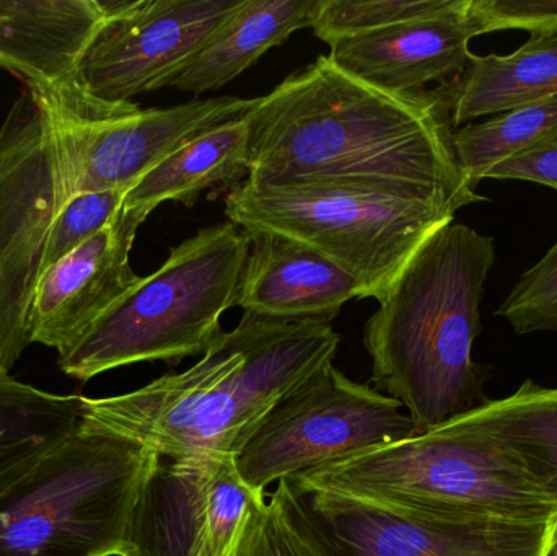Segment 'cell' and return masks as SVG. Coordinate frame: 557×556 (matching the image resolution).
I'll use <instances>...</instances> for the list:
<instances>
[{
  "instance_id": "cell-20",
  "label": "cell",
  "mask_w": 557,
  "mask_h": 556,
  "mask_svg": "<svg viewBox=\"0 0 557 556\" xmlns=\"http://www.w3.org/2000/svg\"><path fill=\"white\" fill-rule=\"evenodd\" d=\"M444 424L497 447L546 482L557 483V387L525 381L513 394L484 400Z\"/></svg>"
},
{
  "instance_id": "cell-7",
  "label": "cell",
  "mask_w": 557,
  "mask_h": 556,
  "mask_svg": "<svg viewBox=\"0 0 557 556\" xmlns=\"http://www.w3.org/2000/svg\"><path fill=\"white\" fill-rule=\"evenodd\" d=\"M157 457L84 420L0 496V556H117Z\"/></svg>"
},
{
  "instance_id": "cell-22",
  "label": "cell",
  "mask_w": 557,
  "mask_h": 556,
  "mask_svg": "<svg viewBox=\"0 0 557 556\" xmlns=\"http://www.w3.org/2000/svg\"><path fill=\"white\" fill-rule=\"evenodd\" d=\"M81 395H54L0 374V496L84 424Z\"/></svg>"
},
{
  "instance_id": "cell-6",
  "label": "cell",
  "mask_w": 557,
  "mask_h": 556,
  "mask_svg": "<svg viewBox=\"0 0 557 556\" xmlns=\"http://www.w3.org/2000/svg\"><path fill=\"white\" fill-rule=\"evenodd\" d=\"M458 209L416 189L367 183L313 182L235 186L228 221L244 231L298 242L359 281L382 300L418 248Z\"/></svg>"
},
{
  "instance_id": "cell-18",
  "label": "cell",
  "mask_w": 557,
  "mask_h": 556,
  "mask_svg": "<svg viewBox=\"0 0 557 556\" xmlns=\"http://www.w3.org/2000/svg\"><path fill=\"white\" fill-rule=\"evenodd\" d=\"M451 129L557 95V33H532L512 54H471L463 74L437 88Z\"/></svg>"
},
{
  "instance_id": "cell-1",
  "label": "cell",
  "mask_w": 557,
  "mask_h": 556,
  "mask_svg": "<svg viewBox=\"0 0 557 556\" xmlns=\"http://www.w3.org/2000/svg\"><path fill=\"white\" fill-rule=\"evenodd\" d=\"M253 185L344 182L398 186L461 209L486 201L451 150L450 116L437 90L395 94L320 55L245 114Z\"/></svg>"
},
{
  "instance_id": "cell-26",
  "label": "cell",
  "mask_w": 557,
  "mask_h": 556,
  "mask_svg": "<svg viewBox=\"0 0 557 556\" xmlns=\"http://www.w3.org/2000/svg\"><path fill=\"white\" fill-rule=\"evenodd\" d=\"M124 196V191L84 193L72 196L62 208L52 228L46 254L45 273L65 255L107 228L123 209Z\"/></svg>"
},
{
  "instance_id": "cell-27",
  "label": "cell",
  "mask_w": 557,
  "mask_h": 556,
  "mask_svg": "<svg viewBox=\"0 0 557 556\" xmlns=\"http://www.w3.org/2000/svg\"><path fill=\"white\" fill-rule=\"evenodd\" d=\"M467 13L476 36L504 29L557 33V0H468Z\"/></svg>"
},
{
  "instance_id": "cell-8",
  "label": "cell",
  "mask_w": 557,
  "mask_h": 556,
  "mask_svg": "<svg viewBox=\"0 0 557 556\" xmlns=\"http://www.w3.org/2000/svg\"><path fill=\"white\" fill-rule=\"evenodd\" d=\"M72 196L54 114L25 91L0 126V374L32 343L33 297Z\"/></svg>"
},
{
  "instance_id": "cell-4",
  "label": "cell",
  "mask_w": 557,
  "mask_h": 556,
  "mask_svg": "<svg viewBox=\"0 0 557 556\" xmlns=\"http://www.w3.org/2000/svg\"><path fill=\"white\" fill-rule=\"evenodd\" d=\"M298 495L356 499L432 522H545L557 483L445 424L288 480Z\"/></svg>"
},
{
  "instance_id": "cell-3",
  "label": "cell",
  "mask_w": 557,
  "mask_h": 556,
  "mask_svg": "<svg viewBox=\"0 0 557 556\" xmlns=\"http://www.w3.org/2000/svg\"><path fill=\"white\" fill-rule=\"evenodd\" d=\"M496 242L460 222L435 231L405 264L363 345L376 391L399 401L419 433L483 404V366L473 346L483 332L481 300Z\"/></svg>"
},
{
  "instance_id": "cell-25",
  "label": "cell",
  "mask_w": 557,
  "mask_h": 556,
  "mask_svg": "<svg viewBox=\"0 0 557 556\" xmlns=\"http://www.w3.org/2000/svg\"><path fill=\"white\" fill-rule=\"evenodd\" d=\"M494 316L506 319L517 335L557 332V242L523 273Z\"/></svg>"
},
{
  "instance_id": "cell-11",
  "label": "cell",
  "mask_w": 557,
  "mask_h": 556,
  "mask_svg": "<svg viewBox=\"0 0 557 556\" xmlns=\"http://www.w3.org/2000/svg\"><path fill=\"white\" fill-rule=\"evenodd\" d=\"M245 0L103 2L104 18L85 49L78 78L107 103L172 87Z\"/></svg>"
},
{
  "instance_id": "cell-10",
  "label": "cell",
  "mask_w": 557,
  "mask_h": 556,
  "mask_svg": "<svg viewBox=\"0 0 557 556\" xmlns=\"http://www.w3.org/2000/svg\"><path fill=\"white\" fill-rule=\"evenodd\" d=\"M267 505L237 457H157L134 503L117 556H235Z\"/></svg>"
},
{
  "instance_id": "cell-16",
  "label": "cell",
  "mask_w": 557,
  "mask_h": 556,
  "mask_svg": "<svg viewBox=\"0 0 557 556\" xmlns=\"http://www.w3.org/2000/svg\"><path fill=\"white\" fill-rule=\"evenodd\" d=\"M468 0L437 15L388 28L337 39L330 58L337 67L366 84L395 94H421L429 84L441 87L463 74L470 55L473 26Z\"/></svg>"
},
{
  "instance_id": "cell-28",
  "label": "cell",
  "mask_w": 557,
  "mask_h": 556,
  "mask_svg": "<svg viewBox=\"0 0 557 556\" xmlns=\"http://www.w3.org/2000/svg\"><path fill=\"white\" fill-rule=\"evenodd\" d=\"M486 178L520 180L557 191V133L494 166Z\"/></svg>"
},
{
  "instance_id": "cell-12",
  "label": "cell",
  "mask_w": 557,
  "mask_h": 556,
  "mask_svg": "<svg viewBox=\"0 0 557 556\" xmlns=\"http://www.w3.org/2000/svg\"><path fill=\"white\" fill-rule=\"evenodd\" d=\"M255 100L215 97L139 110L116 120L71 121L54 114L72 195L129 191L143 176L196 137L240 120Z\"/></svg>"
},
{
  "instance_id": "cell-15",
  "label": "cell",
  "mask_w": 557,
  "mask_h": 556,
  "mask_svg": "<svg viewBox=\"0 0 557 556\" xmlns=\"http://www.w3.org/2000/svg\"><path fill=\"white\" fill-rule=\"evenodd\" d=\"M150 214L123 206L100 234L46 270L33 297L32 343L64 351L143 280L131 268L129 255Z\"/></svg>"
},
{
  "instance_id": "cell-2",
  "label": "cell",
  "mask_w": 557,
  "mask_h": 556,
  "mask_svg": "<svg viewBox=\"0 0 557 556\" xmlns=\"http://www.w3.org/2000/svg\"><path fill=\"white\" fill-rule=\"evenodd\" d=\"M339 342L331 323L245 312L188 371L117 397L87 398L84 420L162 459L237 457L285 395L333 362Z\"/></svg>"
},
{
  "instance_id": "cell-21",
  "label": "cell",
  "mask_w": 557,
  "mask_h": 556,
  "mask_svg": "<svg viewBox=\"0 0 557 556\" xmlns=\"http://www.w3.org/2000/svg\"><path fill=\"white\" fill-rule=\"evenodd\" d=\"M248 127L245 118L196 137L150 170L124 196V208L150 212L165 201L191 208L205 189L248 178Z\"/></svg>"
},
{
  "instance_id": "cell-13",
  "label": "cell",
  "mask_w": 557,
  "mask_h": 556,
  "mask_svg": "<svg viewBox=\"0 0 557 556\" xmlns=\"http://www.w3.org/2000/svg\"><path fill=\"white\" fill-rule=\"evenodd\" d=\"M100 0H0V67L64 120H116L140 110L107 103L82 87L78 67L103 22Z\"/></svg>"
},
{
  "instance_id": "cell-19",
  "label": "cell",
  "mask_w": 557,
  "mask_h": 556,
  "mask_svg": "<svg viewBox=\"0 0 557 556\" xmlns=\"http://www.w3.org/2000/svg\"><path fill=\"white\" fill-rule=\"evenodd\" d=\"M323 0H245L172 87L189 94L219 90L257 64L292 33L311 28Z\"/></svg>"
},
{
  "instance_id": "cell-5",
  "label": "cell",
  "mask_w": 557,
  "mask_h": 556,
  "mask_svg": "<svg viewBox=\"0 0 557 556\" xmlns=\"http://www.w3.org/2000/svg\"><path fill=\"white\" fill-rule=\"evenodd\" d=\"M250 248L232 222L202 228L59 353V368L85 382L121 366L205 356L224 333Z\"/></svg>"
},
{
  "instance_id": "cell-9",
  "label": "cell",
  "mask_w": 557,
  "mask_h": 556,
  "mask_svg": "<svg viewBox=\"0 0 557 556\" xmlns=\"http://www.w3.org/2000/svg\"><path fill=\"white\" fill-rule=\"evenodd\" d=\"M418 433L399 401L350 381L327 362L261 421L238 454L237 469L264 493L273 483Z\"/></svg>"
},
{
  "instance_id": "cell-29",
  "label": "cell",
  "mask_w": 557,
  "mask_h": 556,
  "mask_svg": "<svg viewBox=\"0 0 557 556\" xmlns=\"http://www.w3.org/2000/svg\"><path fill=\"white\" fill-rule=\"evenodd\" d=\"M549 556H557V535H556L555 545H553L552 552H549Z\"/></svg>"
},
{
  "instance_id": "cell-30",
  "label": "cell",
  "mask_w": 557,
  "mask_h": 556,
  "mask_svg": "<svg viewBox=\"0 0 557 556\" xmlns=\"http://www.w3.org/2000/svg\"><path fill=\"white\" fill-rule=\"evenodd\" d=\"M294 556H307V555H294Z\"/></svg>"
},
{
  "instance_id": "cell-23",
  "label": "cell",
  "mask_w": 557,
  "mask_h": 556,
  "mask_svg": "<svg viewBox=\"0 0 557 556\" xmlns=\"http://www.w3.org/2000/svg\"><path fill=\"white\" fill-rule=\"evenodd\" d=\"M557 133V95L539 103L516 108L480 124L451 133V150L461 175L471 188L504 160L523 152Z\"/></svg>"
},
{
  "instance_id": "cell-14",
  "label": "cell",
  "mask_w": 557,
  "mask_h": 556,
  "mask_svg": "<svg viewBox=\"0 0 557 556\" xmlns=\"http://www.w3.org/2000/svg\"><path fill=\"white\" fill-rule=\"evenodd\" d=\"M339 556H549L557 518L545 522H432L339 496H304Z\"/></svg>"
},
{
  "instance_id": "cell-24",
  "label": "cell",
  "mask_w": 557,
  "mask_h": 556,
  "mask_svg": "<svg viewBox=\"0 0 557 556\" xmlns=\"http://www.w3.org/2000/svg\"><path fill=\"white\" fill-rule=\"evenodd\" d=\"M454 2L455 0H323L311 28L321 41L331 46L337 39L437 15L450 9Z\"/></svg>"
},
{
  "instance_id": "cell-17",
  "label": "cell",
  "mask_w": 557,
  "mask_h": 556,
  "mask_svg": "<svg viewBox=\"0 0 557 556\" xmlns=\"http://www.w3.org/2000/svg\"><path fill=\"white\" fill-rule=\"evenodd\" d=\"M251 248L235 307L282 322H323L344 304L366 299L363 287L333 261L290 238L245 231Z\"/></svg>"
}]
</instances>
